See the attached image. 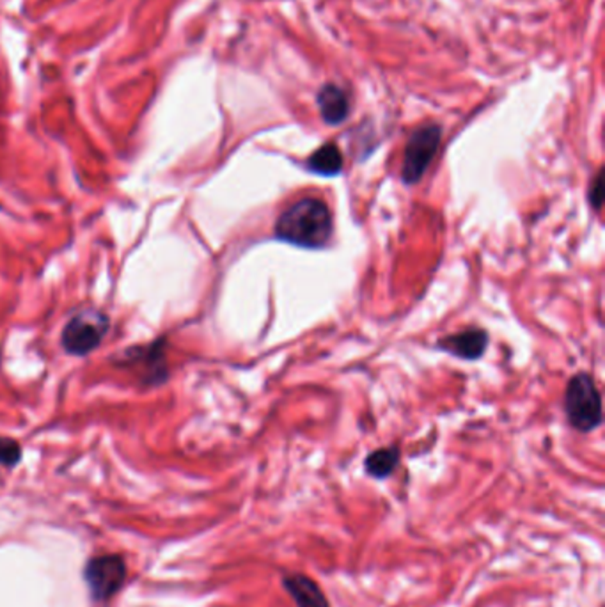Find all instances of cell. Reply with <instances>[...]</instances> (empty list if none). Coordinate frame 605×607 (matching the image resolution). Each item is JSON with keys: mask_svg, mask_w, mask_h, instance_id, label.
<instances>
[{"mask_svg": "<svg viewBox=\"0 0 605 607\" xmlns=\"http://www.w3.org/2000/svg\"><path fill=\"white\" fill-rule=\"evenodd\" d=\"M332 229L330 210L317 197L293 203L276 222L277 238L306 249L323 248L330 240Z\"/></svg>", "mask_w": 605, "mask_h": 607, "instance_id": "1", "label": "cell"}, {"mask_svg": "<svg viewBox=\"0 0 605 607\" xmlns=\"http://www.w3.org/2000/svg\"><path fill=\"white\" fill-rule=\"evenodd\" d=\"M565 410L570 425L582 433L593 431L602 423V396L593 377L588 373L575 375L565 394Z\"/></svg>", "mask_w": 605, "mask_h": 607, "instance_id": "2", "label": "cell"}, {"mask_svg": "<svg viewBox=\"0 0 605 607\" xmlns=\"http://www.w3.org/2000/svg\"><path fill=\"white\" fill-rule=\"evenodd\" d=\"M110 320L104 311L84 309L72 317L63 329L61 345L63 349L76 358H84L95 352L104 338L107 336Z\"/></svg>", "mask_w": 605, "mask_h": 607, "instance_id": "3", "label": "cell"}, {"mask_svg": "<svg viewBox=\"0 0 605 607\" xmlns=\"http://www.w3.org/2000/svg\"><path fill=\"white\" fill-rule=\"evenodd\" d=\"M442 139V128L439 125H425L418 128L405 147L401 178L407 185H414L425 177Z\"/></svg>", "mask_w": 605, "mask_h": 607, "instance_id": "4", "label": "cell"}, {"mask_svg": "<svg viewBox=\"0 0 605 607\" xmlns=\"http://www.w3.org/2000/svg\"><path fill=\"white\" fill-rule=\"evenodd\" d=\"M125 563L117 556H100L87 563L86 582L95 599H110L125 581Z\"/></svg>", "mask_w": 605, "mask_h": 607, "instance_id": "5", "label": "cell"}, {"mask_svg": "<svg viewBox=\"0 0 605 607\" xmlns=\"http://www.w3.org/2000/svg\"><path fill=\"white\" fill-rule=\"evenodd\" d=\"M166 339H156L144 347L128 349L117 364H128L137 368L144 373L146 384H162L167 379V364H166Z\"/></svg>", "mask_w": 605, "mask_h": 607, "instance_id": "6", "label": "cell"}, {"mask_svg": "<svg viewBox=\"0 0 605 607\" xmlns=\"http://www.w3.org/2000/svg\"><path fill=\"white\" fill-rule=\"evenodd\" d=\"M489 345V334L481 329H465L459 334L448 336L439 341V349L453 354L455 358L476 360L481 358Z\"/></svg>", "mask_w": 605, "mask_h": 607, "instance_id": "7", "label": "cell"}, {"mask_svg": "<svg viewBox=\"0 0 605 607\" xmlns=\"http://www.w3.org/2000/svg\"><path fill=\"white\" fill-rule=\"evenodd\" d=\"M283 584L297 607H330L320 586L308 575L302 573L286 575Z\"/></svg>", "mask_w": 605, "mask_h": 607, "instance_id": "8", "label": "cell"}, {"mask_svg": "<svg viewBox=\"0 0 605 607\" xmlns=\"http://www.w3.org/2000/svg\"><path fill=\"white\" fill-rule=\"evenodd\" d=\"M318 107L321 117L327 125H341L350 112L347 93L334 84H325L318 93Z\"/></svg>", "mask_w": 605, "mask_h": 607, "instance_id": "9", "label": "cell"}, {"mask_svg": "<svg viewBox=\"0 0 605 607\" xmlns=\"http://www.w3.org/2000/svg\"><path fill=\"white\" fill-rule=\"evenodd\" d=\"M308 169L320 177H336L343 171V155L336 144H325L317 149L309 160Z\"/></svg>", "mask_w": 605, "mask_h": 607, "instance_id": "10", "label": "cell"}, {"mask_svg": "<svg viewBox=\"0 0 605 607\" xmlns=\"http://www.w3.org/2000/svg\"><path fill=\"white\" fill-rule=\"evenodd\" d=\"M398 462H399V450L396 446L384 448V450L373 451L366 459V472L377 480H384L391 476Z\"/></svg>", "mask_w": 605, "mask_h": 607, "instance_id": "11", "label": "cell"}, {"mask_svg": "<svg viewBox=\"0 0 605 607\" xmlns=\"http://www.w3.org/2000/svg\"><path fill=\"white\" fill-rule=\"evenodd\" d=\"M22 460V446L9 437H0V465L13 467Z\"/></svg>", "mask_w": 605, "mask_h": 607, "instance_id": "12", "label": "cell"}, {"mask_svg": "<svg viewBox=\"0 0 605 607\" xmlns=\"http://www.w3.org/2000/svg\"><path fill=\"white\" fill-rule=\"evenodd\" d=\"M602 201H604V178H602V173H599L590 188V203L593 205L595 210H600Z\"/></svg>", "mask_w": 605, "mask_h": 607, "instance_id": "13", "label": "cell"}]
</instances>
